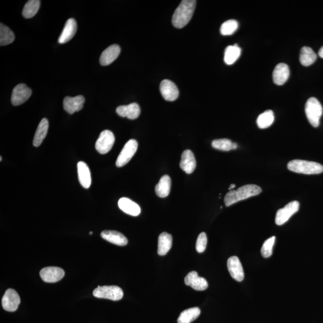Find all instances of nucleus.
Listing matches in <instances>:
<instances>
[{
	"instance_id": "0eeeda50",
	"label": "nucleus",
	"mask_w": 323,
	"mask_h": 323,
	"mask_svg": "<svg viewBox=\"0 0 323 323\" xmlns=\"http://www.w3.org/2000/svg\"><path fill=\"white\" fill-rule=\"evenodd\" d=\"M115 141L114 135L111 131H103L100 134L97 142L95 143V149L101 154H106L110 151L113 147Z\"/></svg>"
},
{
	"instance_id": "20e7f679",
	"label": "nucleus",
	"mask_w": 323,
	"mask_h": 323,
	"mask_svg": "<svg viewBox=\"0 0 323 323\" xmlns=\"http://www.w3.org/2000/svg\"><path fill=\"white\" fill-rule=\"evenodd\" d=\"M305 113L310 124L315 128L318 127L323 114V108L317 98H309L305 105Z\"/></svg>"
},
{
	"instance_id": "dca6fc26",
	"label": "nucleus",
	"mask_w": 323,
	"mask_h": 323,
	"mask_svg": "<svg viewBox=\"0 0 323 323\" xmlns=\"http://www.w3.org/2000/svg\"><path fill=\"white\" fill-rule=\"evenodd\" d=\"M180 166L186 174H190L195 171L196 166V162L192 152L190 150H186L182 155V159Z\"/></svg>"
},
{
	"instance_id": "f704fd0d",
	"label": "nucleus",
	"mask_w": 323,
	"mask_h": 323,
	"mask_svg": "<svg viewBox=\"0 0 323 323\" xmlns=\"http://www.w3.org/2000/svg\"><path fill=\"white\" fill-rule=\"evenodd\" d=\"M275 241V237H272L265 241L264 244H263L261 249V254L263 257L265 258H268V257L272 256V249L273 245H274Z\"/></svg>"
},
{
	"instance_id": "473e14b6",
	"label": "nucleus",
	"mask_w": 323,
	"mask_h": 323,
	"mask_svg": "<svg viewBox=\"0 0 323 323\" xmlns=\"http://www.w3.org/2000/svg\"><path fill=\"white\" fill-rule=\"evenodd\" d=\"M212 144L214 149L226 152L236 149L238 147L237 143L226 138L215 139Z\"/></svg>"
},
{
	"instance_id": "1a4fd4ad",
	"label": "nucleus",
	"mask_w": 323,
	"mask_h": 323,
	"mask_svg": "<svg viewBox=\"0 0 323 323\" xmlns=\"http://www.w3.org/2000/svg\"><path fill=\"white\" fill-rule=\"evenodd\" d=\"M32 94V90L26 84L21 83L18 84L13 89L12 94V105L15 106H20L26 103Z\"/></svg>"
},
{
	"instance_id": "2eb2a0df",
	"label": "nucleus",
	"mask_w": 323,
	"mask_h": 323,
	"mask_svg": "<svg viewBox=\"0 0 323 323\" xmlns=\"http://www.w3.org/2000/svg\"><path fill=\"white\" fill-rule=\"evenodd\" d=\"M84 102L85 99L82 95L76 96L75 97H67L63 101V106L67 113L73 114L83 108Z\"/></svg>"
},
{
	"instance_id": "6ab92c4d",
	"label": "nucleus",
	"mask_w": 323,
	"mask_h": 323,
	"mask_svg": "<svg viewBox=\"0 0 323 323\" xmlns=\"http://www.w3.org/2000/svg\"><path fill=\"white\" fill-rule=\"evenodd\" d=\"M77 29H78V26H77L75 19L73 18L68 19L59 37V43H66L72 40L76 33Z\"/></svg>"
},
{
	"instance_id": "f257e3e1",
	"label": "nucleus",
	"mask_w": 323,
	"mask_h": 323,
	"mask_svg": "<svg viewBox=\"0 0 323 323\" xmlns=\"http://www.w3.org/2000/svg\"><path fill=\"white\" fill-rule=\"evenodd\" d=\"M195 0H183L175 10L172 18V23L177 28H182L187 25L193 15L195 9Z\"/></svg>"
},
{
	"instance_id": "7c9ffc66",
	"label": "nucleus",
	"mask_w": 323,
	"mask_h": 323,
	"mask_svg": "<svg viewBox=\"0 0 323 323\" xmlns=\"http://www.w3.org/2000/svg\"><path fill=\"white\" fill-rule=\"evenodd\" d=\"M40 1L39 0H30L27 2L24 7L23 15L25 18L29 19L37 14L40 9Z\"/></svg>"
},
{
	"instance_id": "b1692460",
	"label": "nucleus",
	"mask_w": 323,
	"mask_h": 323,
	"mask_svg": "<svg viewBox=\"0 0 323 323\" xmlns=\"http://www.w3.org/2000/svg\"><path fill=\"white\" fill-rule=\"evenodd\" d=\"M171 188V178L168 175L161 177L155 187L156 194L160 198H165L170 193Z\"/></svg>"
},
{
	"instance_id": "f8f14e48",
	"label": "nucleus",
	"mask_w": 323,
	"mask_h": 323,
	"mask_svg": "<svg viewBox=\"0 0 323 323\" xmlns=\"http://www.w3.org/2000/svg\"><path fill=\"white\" fill-rule=\"evenodd\" d=\"M160 91L164 99L168 101L176 100L179 96V90L176 84L167 79L162 81Z\"/></svg>"
},
{
	"instance_id": "4468645a",
	"label": "nucleus",
	"mask_w": 323,
	"mask_h": 323,
	"mask_svg": "<svg viewBox=\"0 0 323 323\" xmlns=\"http://www.w3.org/2000/svg\"><path fill=\"white\" fill-rule=\"evenodd\" d=\"M185 283L186 285L190 286L191 288L197 291H203L209 287L207 280L199 276L196 271H191L186 275Z\"/></svg>"
},
{
	"instance_id": "a211bd4d",
	"label": "nucleus",
	"mask_w": 323,
	"mask_h": 323,
	"mask_svg": "<svg viewBox=\"0 0 323 323\" xmlns=\"http://www.w3.org/2000/svg\"><path fill=\"white\" fill-rule=\"evenodd\" d=\"M120 53V48L119 45H113L109 46L101 54L100 62L101 65L107 66L111 64L118 57Z\"/></svg>"
},
{
	"instance_id": "2f4dec72",
	"label": "nucleus",
	"mask_w": 323,
	"mask_h": 323,
	"mask_svg": "<svg viewBox=\"0 0 323 323\" xmlns=\"http://www.w3.org/2000/svg\"><path fill=\"white\" fill-rule=\"evenodd\" d=\"M274 121V114L270 109L265 111L257 117V124L259 128L265 129L269 127Z\"/></svg>"
},
{
	"instance_id": "cd10ccee",
	"label": "nucleus",
	"mask_w": 323,
	"mask_h": 323,
	"mask_svg": "<svg viewBox=\"0 0 323 323\" xmlns=\"http://www.w3.org/2000/svg\"><path fill=\"white\" fill-rule=\"evenodd\" d=\"M317 54L311 48L304 46L300 50L299 60L301 64L303 66L308 67L311 65L317 59Z\"/></svg>"
},
{
	"instance_id": "58836bf2",
	"label": "nucleus",
	"mask_w": 323,
	"mask_h": 323,
	"mask_svg": "<svg viewBox=\"0 0 323 323\" xmlns=\"http://www.w3.org/2000/svg\"><path fill=\"white\" fill-rule=\"evenodd\" d=\"M89 234H90V235H92V232H90V233H89Z\"/></svg>"
},
{
	"instance_id": "5701e85b",
	"label": "nucleus",
	"mask_w": 323,
	"mask_h": 323,
	"mask_svg": "<svg viewBox=\"0 0 323 323\" xmlns=\"http://www.w3.org/2000/svg\"><path fill=\"white\" fill-rule=\"evenodd\" d=\"M78 172L79 182L84 188H89L91 185V175L88 166L84 162L78 163Z\"/></svg>"
},
{
	"instance_id": "c756f323",
	"label": "nucleus",
	"mask_w": 323,
	"mask_h": 323,
	"mask_svg": "<svg viewBox=\"0 0 323 323\" xmlns=\"http://www.w3.org/2000/svg\"><path fill=\"white\" fill-rule=\"evenodd\" d=\"M15 34L9 27L0 24V45H10L15 40Z\"/></svg>"
},
{
	"instance_id": "39448f33",
	"label": "nucleus",
	"mask_w": 323,
	"mask_h": 323,
	"mask_svg": "<svg viewBox=\"0 0 323 323\" xmlns=\"http://www.w3.org/2000/svg\"><path fill=\"white\" fill-rule=\"evenodd\" d=\"M93 295L97 298L117 301L122 299L124 296V292L118 286H98L93 292Z\"/></svg>"
},
{
	"instance_id": "423d86ee",
	"label": "nucleus",
	"mask_w": 323,
	"mask_h": 323,
	"mask_svg": "<svg viewBox=\"0 0 323 323\" xmlns=\"http://www.w3.org/2000/svg\"><path fill=\"white\" fill-rule=\"evenodd\" d=\"M137 149L138 143L135 139H132L128 141L117 159L116 166L122 167L127 164L135 154Z\"/></svg>"
},
{
	"instance_id": "bb28decb",
	"label": "nucleus",
	"mask_w": 323,
	"mask_h": 323,
	"mask_svg": "<svg viewBox=\"0 0 323 323\" xmlns=\"http://www.w3.org/2000/svg\"><path fill=\"white\" fill-rule=\"evenodd\" d=\"M242 49L238 46L237 44L234 45L228 46L224 51V61L226 64L232 65L234 64L239 58Z\"/></svg>"
},
{
	"instance_id": "e433bc0d",
	"label": "nucleus",
	"mask_w": 323,
	"mask_h": 323,
	"mask_svg": "<svg viewBox=\"0 0 323 323\" xmlns=\"http://www.w3.org/2000/svg\"><path fill=\"white\" fill-rule=\"evenodd\" d=\"M319 55L320 56V57H322V58L323 59V46H322V47L320 48L319 51Z\"/></svg>"
},
{
	"instance_id": "9d476101",
	"label": "nucleus",
	"mask_w": 323,
	"mask_h": 323,
	"mask_svg": "<svg viewBox=\"0 0 323 323\" xmlns=\"http://www.w3.org/2000/svg\"><path fill=\"white\" fill-rule=\"evenodd\" d=\"M20 303V297L17 292L12 289L6 290L2 299V306L4 310L14 312L17 310Z\"/></svg>"
},
{
	"instance_id": "72a5a7b5",
	"label": "nucleus",
	"mask_w": 323,
	"mask_h": 323,
	"mask_svg": "<svg viewBox=\"0 0 323 323\" xmlns=\"http://www.w3.org/2000/svg\"><path fill=\"white\" fill-rule=\"evenodd\" d=\"M238 28V23L236 20L231 19L221 25L220 32L223 35H231L234 33Z\"/></svg>"
},
{
	"instance_id": "412c9836",
	"label": "nucleus",
	"mask_w": 323,
	"mask_h": 323,
	"mask_svg": "<svg viewBox=\"0 0 323 323\" xmlns=\"http://www.w3.org/2000/svg\"><path fill=\"white\" fill-rule=\"evenodd\" d=\"M118 206L119 209L126 214L137 216L141 213V208L139 205L127 198H122L119 200Z\"/></svg>"
},
{
	"instance_id": "4be33fe9",
	"label": "nucleus",
	"mask_w": 323,
	"mask_h": 323,
	"mask_svg": "<svg viewBox=\"0 0 323 323\" xmlns=\"http://www.w3.org/2000/svg\"><path fill=\"white\" fill-rule=\"evenodd\" d=\"M101 236L104 240L119 246L127 245L128 242L127 237L117 231H104L101 232Z\"/></svg>"
},
{
	"instance_id": "f03ea898",
	"label": "nucleus",
	"mask_w": 323,
	"mask_h": 323,
	"mask_svg": "<svg viewBox=\"0 0 323 323\" xmlns=\"http://www.w3.org/2000/svg\"><path fill=\"white\" fill-rule=\"evenodd\" d=\"M262 188L255 185L243 186L238 188L237 190H230L224 197V204L226 207L231 206L242 200L258 195L262 192Z\"/></svg>"
},
{
	"instance_id": "6e6552de",
	"label": "nucleus",
	"mask_w": 323,
	"mask_h": 323,
	"mask_svg": "<svg viewBox=\"0 0 323 323\" xmlns=\"http://www.w3.org/2000/svg\"><path fill=\"white\" fill-rule=\"evenodd\" d=\"M299 209V202L294 201L290 202L285 207L281 209L276 212L275 217V223L281 226L287 222L292 216L298 212Z\"/></svg>"
},
{
	"instance_id": "393cba45",
	"label": "nucleus",
	"mask_w": 323,
	"mask_h": 323,
	"mask_svg": "<svg viewBox=\"0 0 323 323\" xmlns=\"http://www.w3.org/2000/svg\"><path fill=\"white\" fill-rule=\"evenodd\" d=\"M172 237L167 232L162 233L158 238V253L160 256H165L172 247Z\"/></svg>"
},
{
	"instance_id": "4c0bfd02",
	"label": "nucleus",
	"mask_w": 323,
	"mask_h": 323,
	"mask_svg": "<svg viewBox=\"0 0 323 323\" xmlns=\"http://www.w3.org/2000/svg\"><path fill=\"white\" fill-rule=\"evenodd\" d=\"M235 186H235V185H231V186H230V188H229V189L231 190L232 189V188H235Z\"/></svg>"
},
{
	"instance_id": "7ed1b4c3",
	"label": "nucleus",
	"mask_w": 323,
	"mask_h": 323,
	"mask_svg": "<svg viewBox=\"0 0 323 323\" xmlns=\"http://www.w3.org/2000/svg\"><path fill=\"white\" fill-rule=\"evenodd\" d=\"M290 171L303 174H319L323 172V166L315 162L296 160L287 164Z\"/></svg>"
},
{
	"instance_id": "a878e982",
	"label": "nucleus",
	"mask_w": 323,
	"mask_h": 323,
	"mask_svg": "<svg viewBox=\"0 0 323 323\" xmlns=\"http://www.w3.org/2000/svg\"><path fill=\"white\" fill-rule=\"evenodd\" d=\"M48 129V120L43 118L41 120L39 125H38L36 133L35 134L33 139L34 146L38 147L42 144L44 139H45L46 135H47Z\"/></svg>"
},
{
	"instance_id": "f3484780",
	"label": "nucleus",
	"mask_w": 323,
	"mask_h": 323,
	"mask_svg": "<svg viewBox=\"0 0 323 323\" xmlns=\"http://www.w3.org/2000/svg\"><path fill=\"white\" fill-rule=\"evenodd\" d=\"M116 113L122 117L134 120L137 119L140 114L141 110L138 104L131 103L127 106H121L116 108Z\"/></svg>"
},
{
	"instance_id": "c9c22d12",
	"label": "nucleus",
	"mask_w": 323,
	"mask_h": 323,
	"mask_svg": "<svg viewBox=\"0 0 323 323\" xmlns=\"http://www.w3.org/2000/svg\"><path fill=\"white\" fill-rule=\"evenodd\" d=\"M207 237L205 232L199 235L196 241V250L198 253H201L205 250L207 247Z\"/></svg>"
},
{
	"instance_id": "c85d7f7f",
	"label": "nucleus",
	"mask_w": 323,
	"mask_h": 323,
	"mask_svg": "<svg viewBox=\"0 0 323 323\" xmlns=\"http://www.w3.org/2000/svg\"><path fill=\"white\" fill-rule=\"evenodd\" d=\"M201 314V310L198 307H194L186 309L180 314L178 318V323H191L198 318Z\"/></svg>"
},
{
	"instance_id": "ea45409f",
	"label": "nucleus",
	"mask_w": 323,
	"mask_h": 323,
	"mask_svg": "<svg viewBox=\"0 0 323 323\" xmlns=\"http://www.w3.org/2000/svg\"><path fill=\"white\" fill-rule=\"evenodd\" d=\"M0 161H2V158L1 157L0 158Z\"/></svg>"
},
{
	"instance_id": "aec40b11",
	"label": "nucleus",
	"mask_w": 323,
	"mask_h": 323,
	"mask_svg": "<svg viewBox=\"0 0 323 323\" xmlns=\"http://www.w3.org/2000/svg\"><path fill=\"white\" fill-rule=\"evenodd\" d=\"M290 69L288 65L284 63L276 65L273 72V82L277 85H283L288 80Z\"/></svg>"
},
{
	"instance_id": "9b49d317",
	"label": "nucleus",
	"mask_w": 323,
	"mask_h": 323,
	"mask_svg": "<svg viewBox=\"0 0 323 323\" xmlns=\"http://www.w3.org/2000/svg\"><path fill=\"white\" fill-rule=\"evenodd\" d=\"M40 275L46 283H53L61 280L65 275V272L61 268L49 267L43 268Z\"/></svg>"
},
{
	"instance_id": "ddd939ff",
	"label": "nucleus",
	"mask_w": 323,
	"mask_h": 323,
	"mask_svg": "<svg viewBox=\"0 0 323 323\" xmlns=\"http://www.w3.org/2000/svg\"><path fill=\"white\" fill-rule=\"evenodd\" d=\"M227 266L230 274L232 278L238 282H242L244 278V272L242 263L237 256L229 257L227 263Z\"/></svg>"
}]
</instances>
